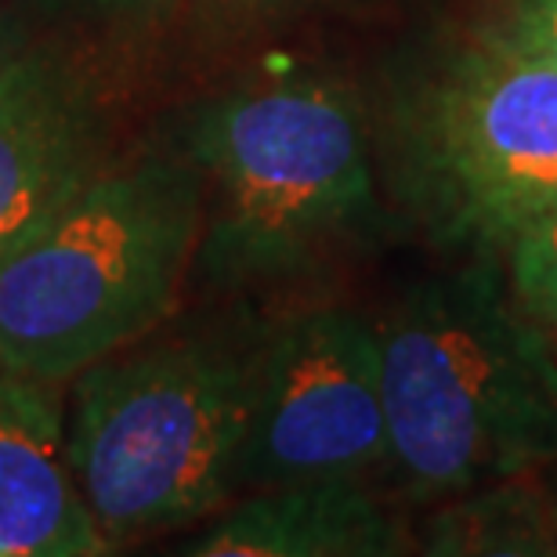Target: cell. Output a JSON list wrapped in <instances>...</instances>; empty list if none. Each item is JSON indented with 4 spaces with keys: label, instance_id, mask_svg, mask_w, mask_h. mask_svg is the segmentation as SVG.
I'll return each instance as SVG.
<instances>
[{
    "label": "cell",
    "instance_id": "8",
    "mask_svg": "<svg viewBox=\"0 0 557 557\" xmlns=\"http://www.w3.org/2000/svg\"><path fill=\"white\" fill-rule=\"evenodd\" d=\"M54 384L0 362V554L91 557L109 540L95 525L65 460Z\"/></svg>",
    "mask_w": 557,
    "mask_h": 557
},
{
    "label": "cell",
    "instance_id": "11",
    "mask_svg": "<svg viewBox=\"0 0 557 557\" xmlns=\"http://www.w3.org/2000/svg\"><path fill=\"white\" fill-rule=\"evenodd\" d=\"M510 294L543 333H557V199L510 239Z\"/></svg>",
    "mask_w": 557,
    "mask_h": 557
},
{
    "label": "cell",
    "instance_id": "14",
    "mask_svg": "<svg viewBox=\"0 0 557 557\" xmlns=\"http://www.w3.org/2000/svg\"><path fill=\"white\" fill-rule=\"evenodd\" d=\"M0 557H4V554H0Z\"/></svg>",
    "mask_w": 557,
    "mask_h": 557
},
{
    "label": "cell",
    "instance_id": "9",
    "mask_svg": "<svg viewBox=\"0 0 557 557\" xmlns=\"http://www.w3.org/2000/svg\"><path fill=\"white\" fill-rule=\"evenodd\" d=\"M409 547L398 521L359 482L264 488L185 554L203 557H381Z\"/></svg>",
    "mask_w": 557,
    "mask_h": 557
},
{
    "label": "cell",
    "instance_id": "3",
    "mask_svg": "<svg viewBox=\"0 0 557 557\" xmlns=\"http://www.w3.org/2000/svg\"><path fill=\"white\" fill-rule=\"evenodd\" d=\"M65 460L109 547L210 515L243 485L250 359L160 344L73 376Z\"/></svg>",
    "mask_w": 557,
    "mask_h": 557
},
{
    "label": "cell",
    "instance_id": "5",
    "mask_svg": "<svg viewBox=\"0 0 557 557\" xmlns=\"http://www.w3.org/2000/svg\"><path fill=\"white\" fill-rule=\"evenodd\" d=\"M398 149L442 239L510 247L557 199V65L485 33L403 106Z\"/></svg>",
    "mask_w": 557,
    "mask_h": 557
},
{
    "label": "cell",
    "instance_id": "7",
    "mask_svg": "<svg viewBox=\"0 0 557 557\" xmlns=\"http://www.w3.org/2000/svg\"><path fill=\"white\" fill-rule=\"evenodd\" d=\"M95 116L73 70L44 51L0 62V264L87 182Z\"/></svg>",
    "mask_w": 557,
    "mask_h": 557
},
{
    "label": "cell",
    "instance_id": "10",
    "mask_svg": "<svg viewBox=\"0 0 557 557\" xmlns=\"http://www.w3.org/2000/svg\"><path fill=\"white\" fill-rule=\"evenodd\" d=\"M449 536H434L431 550L463 554V550H499V554H540L550 550L547 532L540 529V515H529V504H507V496H485L482 504L456 510L449 518Z\"/></svg>",
    "mask_w": 557,
    "mask_h": 557
},
{
    "label": "cell",
    "instance_id": "12",
    "mask_svg": "<svg viewBox=\"0 0 557 557\" xmlns=\"http://www.w3.org/2000/svg\"><path fill=\"white\" fill-rule=\"evenodd\" d=\"M488 37L557 65V0H510L507 15L488 29Z\"/></svg>",
    "mask_w": 557,
    "mask_h": 557
},
{
    "label": "cell",
    "instance_id": "6",
    "mask_svg": "<svg viewBox=\"0 0 557 557\" xmlns=\"http://www.w3.org/2000/svg\"><path fill=\"white\" fill-rule=\"evenodd\" d=\"M387 463L376 330L341 308L283 322L250 359L243 485L359 482Z\"/></svg>",
    "mask_w": 557,
    "mask_h": 557
},
{
    "label": "cell",
    "instance_id": "2",
    "mask_svg": "<svg viewBox=\"0 0 557 557\" xmlns=\"http://www.w3.org/2000/svg\"><path fill=\"white\" fill-rule=\"evenodd\" d=\"M199 232L203 177L188 156L91 174L0 264V362L62 384L152 333Z\"/></svg>",
    "mask_w": 557,
    "mask_h": 557
},
{
    "label": "cell",
    "instance_id": "4",
    "mask_svg": "<svg viewBox=\"0 0 557 557\" xmlns=\"http://www.w3.org/2000/svg\"><path fill=\"white\" fill-rule=\"evenodd\" d=\"M188 160L210 185L199 258L221 283L297 272L373 207L359 106L315 76L210 102L188 131Z\"/></svg>",
    "mask_w": 557,
    "mask_h": 557
},
{
    "label": "cell",
    "instance_id": "13",
    "mask_svg": "<svg viewBox=\"0 0 557 557\" xmlns=\"http://www.w3.org/2000/svg\"><path fill=\"white\" fill-rule=\"evenodd\" d=\"M81 4L116 18H145V15H160L174 0H81Z\"/></svg>",
    "mask_w": 557,
    "mask_h": 557
},
{
    "label": "cell",
    "instance_id": "1",
    "mask_svg": "<svg viewBox=\"0 0 557 557\" xmlns=\"http://www.w3.org/2000/svg\"><path fill=\"white\" fill-rule=\"evenodd\" d=\"M376 344L387 463L413 499L467 496L557 456V359L488 269L413 289Z\"/></svg>",
    "mask_w": 557,
    "mask_h": 557
}]
</instances>
